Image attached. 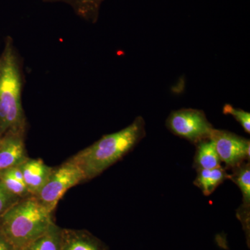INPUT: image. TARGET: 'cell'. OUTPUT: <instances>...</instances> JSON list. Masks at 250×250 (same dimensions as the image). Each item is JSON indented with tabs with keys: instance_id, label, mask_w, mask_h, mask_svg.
Instances as JSON below:
<instances>
[{
	"instance_id": "ba28073f",
	"label": "cell",
	"mask_w": 250,
	"mask_h": 250,
	"mask_svg": "<svg viewBox=\"0 0 250 250\" xmlns=\"http://www.w3.org/2000/svg\"><path fill=\"white\" fill-rule=\"evenodd\" d=\"M229 179L239 188L243 196V205L237 213L250 241V162H243L231 168Z\"/></svg>"
},
{
	"instance_id": "9c48e42d",
	"label": "cell",
	"mask_w": 250,
	"mask_h": 250,
	"mask_svg": "<svg viewBox=\"0 0 250 250\" xmlns=\"http://www.w3.org/2000/svg\"><path fill=\"white\" fill-rule=\"evenodd\" d=\"M22 174L24 184L31 196H35L45 185L53 167L46 165L41 159L28 157L18 166Z\"/></svg>"
},
{
	"instance_id": "277c9868",
	"label": "cell",
	"mask_w": 250,
	"mask_h": 250,
	"mask_svg": "<svg viewBox=\"0 0 250 250\" xmlns=\"http://www.w3.org/2000/svg\"><path fill=\"white\" fill-rule=\"evenodd\" d=\"M84 181V175L80 167L69 159L58 167H53L47 182L34 197L52 213L65 192Z\"/></svg>"
},
{
	"instance_id": "2e32d148",
	"label": "cell",
	"mask_w": 250,
	"mask_h": 250,
	"mask_svg": "<svg viewBox=\"0 0 250 250\" xmlns=\"http://www.w3.org/2000/svg\"><path fill=\"white\" fill-rule=\"evenodd\" d=\"M224 114L231 115L248 134L250 133V113L241 108L233 107L231 104H225L223 107Z\"/></svg>"
},
{
	"instance_id": "7a4b0ae2",
	"label": "cell",
	"mask_w": 250,
	"mask_h": 250,
	"mask_svg": "<svg viewBox=\"0 0 250 250\" xmlns=\"http://www.w3.org/2000/svg\"><path fill=\"white\" fill-rule=\"evenodd\" d=\"M52 213L34 196L21 199L0 216V233L13 250H21L49 229Z\"/></svg>"
},
{
	"instance_id": "30bf717a",
	"label": "cell",
	"mask_w": 250,
	"mask_h": 250,
	"mask_svg": "<svg viewBox=\"0 0 250 250\" xmlns=\"http://www.w3.org/2000/svg\"><path fill=\"white\" fill-rule=\"evenodd\" d=\"M61 250H107L103 242L84 230L62 229Z\"/></svg>"
},
{
	"instance_id": "8992f818",
	"label": "cell",
	"mask_w": 250,
	"mask_h": 250,
	"mask_svg": "<svg viewBox=\"0 0 250 250\" xmlns=\"http://www.w3.org/2000/svg\"><path fill=\"white\" fill-rule=\"evenodd\" d=\"M210 139L222 163L233 168L242 163L250 161V141L225 130L213 129Z\"/></svg>"
},
{
	"instance_id": "8fae6325",
	"label": "cell",
	"mask_w": 250,
	"mask_h": 250,
	"mask_svg": "<svg viewBox=\"0 0 250 250\" xmlns=\"http://www.w3.org/2000/svg\"><path fill=\"white\" fill-rule=\"evenodd\" d=\"M230 174L223 166L213 169H202L197 170V177L194 184L202 190L206 196H209L215 189L225 182L229 179Z\"/></svg>"
},
{
	"instance_id": "9a60e30c",
	"label": "cell",
	"mask_w": 250,
	"mask_h": 250,
	"mask_svg": "<svg viewBox=\"0 0 250 250\" xmlns=\"http://www.w3.org/2000/svg\"><path fill=\"white\" fill-rule=\"evenodd\" d=\"M62 229L55 223L49 229L21 250H61Z\"/></svg>"
},
{
	"instance_id": "52a82bcc",
	"label": "cell",
	"mask_w": 250,
	"mask_h": 250,
	"mask_svg": "<svg viewBox=\"0 0 250 250\" xmlns=\"http://www.w3.org/2000/svg\"><path fill=\"white\" fill-rule=\"evenodd\" d=\"M24 130H9L0 140V172L21 165L29 156L24 145Z\"/></svg>"
},
{
	"instance_id": "3957f363",
	"label": "cell",
	"mask_w": 250,
	"mask_h": 250,
	"mask_svg": "<svg viewBox=\"0 0 250 250\" xmlns=\"http://www.w3.org/2000/svg\"><path fill=\"white\" fill-rule=\"evenodd\" d=\"M22 80L13 40L6 38L0 59V132L25 129L21 98Z\"/></svg>"
},
{
	"instance_id": "6da1fadb",
	"label": "cell",
	"mask_w": 250,
	"mask_h": 250,
	"mask_svg": "<svg viewBox=\"0 0 250 250\" xmlns=\"http://www.w3.org/2000/svg\"><path fill=\"white\" fill-rule=\"evenodd\" d=\"M146 135V123L143 117L139 116L129 126L113 134L105 135L70 159L80 167L85 181L89 180L121 160Z\"/></svg>"
},
{
	"instance_id": "ac0fdd59",
	"label": "cell",
	"mask_w": 250,
	"mask_h": 250,
	"mask_svg": "<svg viewBox=\"0 0 250 250\" xmlns=\"http://www.w3.org/2000/svg\"><path fill=\"white\" fill-rule=\"evenodd\" d=\"M0 250H13L9 243L5 241L4 237L1 236V233H0Z\"/></svg>"
},
{
	"instance_id": "4fadbf2b",
	"label": "cell",
	"mask_w": 250,
	"mask_h": 250,
	"mask_svg": "<svg viewBox=\"0 0 250 250\" xmlns=\"http://www.w3.org/2000/svg\"><path fill=\"white\" fill-rule=\"evenodd\" d=\"M0 183L9 193L20 200L31 196L18 166L0 172Z\"/></svg>"
},
{
	"instance_id": "5bb4252c",
	"label": "cell",
	"mask_w": 250,
	"mask_h": 250,
	"mask_svg": "<svg viewBox=\"0 0 250 250\" xmlns=\"http://www.w3.org/2000/svg\"><path fill=\"white\" fill-rule=\"evenodd\" d=\"M45 2H62L70 5L77 16L90 22H97L104 0H43Z\"/></svg>"
},
{
	"instance_id": "e0dca14e",
	"label": "cell",
	"mask_w": 250,
	"mask_h": 250,
	"mask_svg": "<svg viewBox=\"0 0 250 250\" xmlns=\"http://www.w3.org/2000/svg\"><path fill=\"white\" fill-rule=\"evenodd\" d=\"M20 199L9 193L0 183V216Z\"/></svg>"
},
{
	"instance_id": "5b68a950",
	"label": "cell",
	"mask_w": 250,
	"mask_h": 250,
	"mask_svg": "<svg viewBox=\"0 0 250 250\" xmlns=\"http://www.w3.org/2000/svg\"><path fill=\"white\" fill-rule=\"evenodd\" d=\"M166 125L172 134L195 145L210 139L215 129L205 112L195 108H182L171 112Z\"/></svg>"
},
{
	"instance_id": "d6986e66",
	"label": "cell",
	"mask_w": 250,
	"mask_h": 250,
	"mask_svg": "<svg viewBox=\"0 0 250 250\" xmlns=\"http://www.w3.org/2000/svg\"><path fill=\"white\" fill-rule=\"evenodd\" d=\"M2 134H1V132H0V140H1V136H2Z\"/></svg>"
},
{
	"instance_id": "7c38bea8",
	"label": "cell",
	"mask_w": 250,
	"mask_h": 250,
	"mask_svg": "<svg viewBox=\"0 0 250 250\" xmlns=\"http://www.w3.org/2000/svg\"><path fill=\"white\" fill-rule=\"evenodd\" d=\"M195 146L196 151L194 157V168L200 170L221 167V161L211 139L204 140L197 143Z\"/></svg>"
}]
</instances>
